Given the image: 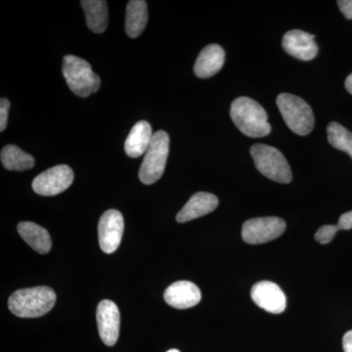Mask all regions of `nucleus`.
<instances>
[{"label":"nucleus","mask_w":352,"mask_h":352,"mask_svg":"<svg viewBox=\"0 0 352 352\" xmlns=\"http://www.w3.org/2000/svg\"><path fill=\"white\" fill-rule=\"evenodd\" d=\"M230 117L234 124L248 138H264L271 132L267 113L261 104L249 97H239L232 102Z\"/></svg>","instance_id":"f257e3e1"},{"label":"nucleus","mask_w":352,"mask_h":352,"mask_svg":"<svg viewBox=\"0 0 352 352\" xmlns=\"http://www.w3.org/2000/svg\"><path fill=\"white\" fill-rule=\"evenodd\" d=\"M56 302V294L50 287L18 289L9 298L10 311L21 318H36L52 309Z\"/></svg>","instance_id":"f03ea898"},{"label":"nucleus","mask_w":352,"mask_h":352,"mask_svg":"<svg viewBox=\"0 0 352 352\" xmlns=\"http://www.w3.org/2000/svg\"><path fill=\"white\" fill-rule=\"evenodd\" d=\"M62 72L69 89L76 96L85 97L98 91L100 78L92 71L91 65L82 58L67 55L64 57Z\"/></svg>","instance_id":"7ed1b4c3"},{"label":"nucleus","mask_w":352,"mask_h":352,"mask_svg":"<svg viewBox=\"0 0 352 352\" xmlns=\"http://www.w3.org/2000/svg\"><path fill=\"white\" fill-rule=\"evenodd\" d=\"M277 106L285 124L300 136H305L314 127V116L307 102L296 95L282 94L277 97Z\"/></svg>","instance_id":"20e7f679"},{"label":"nucleus","mask_w":352,"mask_h":352,"mask_svg":"<svg viewBox=\"0 0 352 352\" xmlns=\"http://www.w3.org/2000/svg\"><path fill=\"white\" fill-rule=\"evenodd\" d=\"M251 155L254 166L264 176L279 183H289L293 179L291 168L286 157L272 146L256 144L252 146Z\"/></svg>","instance_id":"39448f33"},{"label":"nucleus","mask_w":352,"mask_h":352,"mask_svg":"<svg viewBox=\"0 0 352 352\" xmlns=\"http://www.w3.org/2000/svg\"><path fill=\"white\" fill-rule=\"evenodd\" d=\"M170 152V136L166 131H157L145 153L139 170V179L146 185L157 182L164 175Z\"/></svg>","instance_id":"423d86ee"},{"label":"nucleus","mask_w":352,"mask_h":352,"mask_svg":"<svg viewBox=\"0 0 352 352\" xmlns=\"http://www.w3.org/2000/svg\"><path fill=\"white\" fill-rule=\"evenodd\" d=\"M286 222L279 217H258L247 220L242 228V238L250 245L264 244L277 239L284 233Z\"/></svg>","instance_id":"0eeeda50"},{"label":"nucleus","mask_w":352,"mask_h":352,"mask_svg":"<svg viewBox=\"0 0 352 352\" xmlns=\"http://www.w3.org/2000/svg\"><path fill=\"white\" fill-rule=\"evenodd\" d=\"M74 171L66 164H59L43 171L32 182V189L41 196H55L71 186Z\"/></svg>","instance_id":"6e6552de"},{"label":"nucleus","mask_w":352,"mask_h":352,"mask_svg":"<svg viewBox=\"0 0 352 352\" xmlns=\"http://www.w3.org/2000/svg\"><path fill=\"white\" fill-rule=\"evenodd\" d=\"M124 217L119 210H109L102 215L98 224L99 244L102 251L113 254L117 251L124 234Z\"/></svg>","instance_id":"1a4fd4ad"},{"label":"nucleus","mask_w":352,"mask_h":352,"mask_svg":"<svg viewBox=\"0 0 352 352\" xmlns=\"http://www.w3.org/2000/svg\"><path fill=\"white\" fill-rule=\"evenodd\" d=\"M96 319L102 342L108 346H115L119 339L120 326L117 305L112 300H102L97 307Z\"/></svg>","instance_id":"9d476101"},{"label":"nucleus","mask_w":352,"mask_h":352,"mask_svg":"<svg viewBox=\"0 0 352 352\" xmlns=\"http://www.w3.org/2000/svg\"><path fill=\"white\" fill-rule=\"evenodd\" d=\"M251 296L258 307L270 314H282L286 309V296L281 288L273 282H258L252 287Z\"/></svg>","instance_id":"9b49d317"},{"label":"nucleus","mask_w":352,"mask_h":352,"mask_svg":"<svg viewBox=\"0 0 352 352\" xmlns=\"http://www.w3.org/2000/svg\"><path fill=\"white\" fill-rule=\"evenodd\" d=\"M314 34L300 30H293L285 34L282 45L291 56L302 61H310L318 54V46Z\"/></svg>","instance_id":"f8f14e48"},{"label":"nucleus","mask_w":352,"mask_h":352,"mask_svg":"<svg viewBox=\"0 0 352 352\" xmlns=\"http://www.w3.org/2000/svg\"><path fill=\"white\" fill-rule=\"evenodd\" d=\"M164 298L170 307L187 309L201 302V294L196 284L190 281H178L166 289Z\"/></svg>","instance_id":"ddd939ff"},{"label":"nucleus","mask_w":352,"mask_h":352,"mask_svg":"<svg viewBox=\"0 0 352 352\" xmlns=\"http://www.w3.org/2000/svg\"><path fill=\"white\" fill-rule=\"evenodd\" d=\"M217 206H219V199L214 194L198 192L189 199L186 205L178 212L176 220L179 223H184L190 220L199 219L214 212Z\"/></svg>","instance_id":"4468645a"},{"label":"nucleus","mask_w":352,"mask_h":352,"mask_svg":"<svg viewBox=\"0 0 352 352\" xmlns=\"http://www.w3.org/2000/svg\"><path fill=\"white\" fill-rule=\"evenodd\" d=\"M226 62V52L219 44H210L201 51L197 58L194 73L200 78L217 75Z\"/></svg>","instance_id":"2eb2a0df"},{"label":"nucleus","mask_w":352,"mask_h":352,"mask_svg":"<svg viewBox=\"0 0 352 352\" xmlns=\"http://www.w3.org/2000/svg\"><path fill=\"white\" fill-rule=\"evenodd\" d=\"M151 124L145 120H140L138 124L132 127L129 136H127L126 143H124V151L127 156L131 157H138L142 156L150 144L153 139Z\"/></svg>","instance_id":"dca6fc26"},{"label":"nucleus","mask_w":352,"mask_h":352,"mask_svg":"<svg viewBox=\"0 0 352 352\" xmlns=\"http://www.w3.org/2000/svg\"><path fill=\"white\" fill-rule=\"evenodd\" d=\"M18 232L25 242L38 254H45L50 252L52 242L50 233L43 227L34 222H20L18 224Z\"/></svg>","instance_id":"f3484780"},{"label":"nucleus","mask_w":352,"mask_h":352,"mask_svg":"<svg viewBox=\"0 0 352 352\" xmlns=\"http://www.w3.org/2000/svg\"><path fill=\"white\" fill-rule=\"evenodd\" d=\"M80 4L85 10L88 29L95 34L105 32L109 19L107 2L103 0H83Z\"/></svg>","instance_id":"a211bd4d"},{"label":"nucleus","mask_w":352,"mask_h":352,"mask_svg":"<svg viewBox=\"0 0 352 352\" xmlns=\"http://www.w3.org/2000/svg\"><path fill=\"white\" fill-rule=\"evenodd\" d=\"M148 22L147 2L143 0H131L127 3L126 31L129 38H138Z\"/></svg>","instance_id":"6ab92c4d"},{"label":"nucleus","mask_w":352,"mask_h":352,"mask_svg":"<svg viewBox=\"0 0 352 352\" xmlns=\"http://www.w3.org/2000/svg\"><path fill=\"white\" fill-rule=\"evenodd\" d=\"M1 163L8 170L24 171L34 168L36 161L16 145H7L2 149Z\"/></svg>","instance_id":"aec40b11"},{"label":"nucleus","mask_w":352,"mask_h":352,"mask_svg":"<svg viewBox=\"0 0 352 352\" xmlns=\"http://www.w3.org/2000/svg\"><path fill=\"white\" fill-rule=\"evenodd\" d=\"M327 134L329 143L336 149L347 153L352 159V132L333 122L327 127Z\"/></svg>","instance_id":"412c9836"},{"label":"nucleus","mask_w":352,"mask_h":352,"mask_svg":"<svg viewBox=\"0 0 352 352\" xmlns=\"http://www.w3.org/2000/svg\"><path fill=\"white\" fill-rule=\"evenodd\" d=\"M339 231L337 226H324L315 234V240L322 245L328 244Z\"/></svg>","instance_id":"4be33fe9"},{"label":"nucleus","mask_w":352,"mask_h":352,"mask_svg":"<svg viewBox=\"0 0 352 352\" xmlns=\"http://www.w3.org/2000/svg\"><path fill=\"white\" fill-rule=\"evenodd\" d=\"M10 108V102L6 98L0 100V131H6L7 122H8V112Z\"/></svg>","instance_id":"5701e85b"},{"label":"nucleus","mask_w":352,"mask_h":352,"mask_svg":"<svg viewBox=\"0 0 352 352\" xmlns=\"http://www.w3.org/2000/svg\"><path fill=\"white\" fill-rule=\"evenodd\" d=\"M337 226L339 230H351L352 229V210L340 215Z\"/></svg>","instance_id":"b1692460"},{"label":"nucleus","mask_w":352,"mask_h":352,"mask_svg":"<svg viewBox=\"0 0 352 352\" xmlns=\"http://www.w3.org/2000/svg\"><path fill=\"white\" fill-rule=\"evenodd\" d=\"M338 6L346 19L352 20V0H339Z\"/></svg>","instance_id":"393cba45"},{"label":"nucleus","mask_w":352,"mask_h":352,"mask_svg":"<svg viewBox=\"0 0 352 352\" xmlns=\"http://www.w3.org/2000/svg\"><path fill=\"white\" fill-rule=\"evenodd\" d=\"M342 347L344 352H352V330L346 333L342 338Z\"/></svg>","instance_id":"a878e982"},{"label":"nucleus","mask_w":352,"mask_h":352,"mask_svg":"<svg viewBox=\"0 0 352 352\" xmlns=\"http://www.w3.org/2000/svg\"><path fill=\"white\" fill-rule=\"evenodd\" d=\"M346 88L349 94H352V73L347 76L346 80Z\"/></svg>","instance_id":"bb28decb"},{"label":"nucleus","mask_w":352,"mask_h":352,"mask_svg":"<svg viewBox=\"0 0 352 352\" xmlns=\"http://www.w3.org/2000/svg\"><path fill=\"white\" fill-rule=\"evenodd\" d=\"M166 352H180L179 351H177V349H170V351H166Z\"/></svg>","instance_id":"cd10ccee"}]
</instances>
